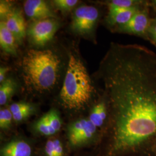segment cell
<instances>
[{"mask_svg": "<svg viewBox=\"0 0 156 156\" xmlns=\"http://www.w3.org/2000/svg\"><path fill=\"white\" fill-rule=\"evenodd\" d=\"M61 60L50 49H30L21 62L22 77L30 91L44 93L53 89L57 83Z\"/></svg>", "mask_w": 156, "mask_h": 156, "instance_id": "6da1fadb", "label": "cell"}, {"mask_svg": "<svg viewBox=\"0 0 156 156\" xmlns=\"http://www.w3.org/2000/svg\"><path fill=\"white\" fill-rule=\"evenodd\" d=\"M94 93L91 78L76 53L71 51L60 93L62 105L69 110H80L89 102Z\"/></svg>", "mask_w": 156, "mask_h": 156, "instance_id": "7a4b0ae2", "label": "cell"}, {"mask_svg": "<svg viewBox=\"0 0 156 156\" xmlns=\"http://www.w3.org/2000/svg\"><path fill=\"white\" fill-rule=\"evenodd\" d=\"M99 18V11L93 6L82 5L75 9L71 27L80 35H89L94 30Z\"/></svg>", "mask_w": 156, "mask_h": 156, "instance_id": "3957f363", "label": "cell"}, {"mask_svg": "<svg viewBox=\"0 0 156 156\" xmlns=\"http://www.w3.org/2000/svg\"><path fill=\"white\" fill-rule=\"evenodd\" d=\"M58 26L54 18L35 21L28 28V37L34 45L43 46L53 38Z\"/></svg>", "mask_w": 156, "mask_h": 156, "instance_id": "277c9868", "label": "cell"}, {"mask_svg": "<svg viewBox=\"0 0 156 156\" xmlns=\"http://www.w3.org/2000/svg\"><path fill=\"white\" fill-rule=\"evenodd\" d=\"M96 130L97 127L89 119H80L73 123L69 127V140L72 145H80L90 140Z\"/></svg>", "mask_w": 156, "mask_h": 156, "instance_id": "5b68a950", "label": "cell"}, {"mask_svg": "<svg viewBox=\"0 0 156 156\" xmlns=\"http://www.w3.org/2000/svg\"><path fill=\"white\" fill-rule=\"evenodd\" d=\"M150 22L151 20L146 9H140L128 23L119 26V30L123 33L148 38L147 32Z\"/></svg>", "mask_w": 156, "mask_h": 156, "instance_id": "8992f818", "label": "cell"}, {"mask_svg": "<svg viewBox=\"0 0 156 156\" xmlns=\"http://www.w3.org/2000/svg\"><path fill=\"white\" fill-rule=\"evenodd\" d=\"M24 11L26 15L35 21L56 17L50 6L42 0H27L24 3Z\"/></svg>", "mask_w": 156, "mask_h": 156, "instance_id": "52a82bcc", "label": "cell"}, {"mask_svg": "<svg viewBox=\"0 0 156 156\" xmlns=\"http://www.w3.org/2000/svg\"><path fill=\"white\" fill-rule=\"evenodd\" d=\"M5 19L6 27L13 35L17 43L21 44L26 34V26L22 12L19 9H13Z\"/></svg>", "mask_w": 156, "mask_h": 156, "instance_id": "ba28073f", "label": "cell"}, {"mask_svg": "<svg viewBox=\"0 0 156 156\" xmlns=\"http://www.w3.org/2000/svg\"><path fill=\"white\" fill-rule=\"evenodd\" d=\"M140 10L139 7L132 8L109 7L108 22L112 26H122L128 23Z\"/></svg>", "mask_w": 156, "mask_h": 156, "instance_id": "9c48e42d", "label": "cell"}, {"mask_svg": "<svg viewBox=\"0 0 156 156\" xmlns=\"http://www.w3.org/2000/svg\"><path fill=\"white\" fill-rule=\"evenodd\" d=\"M17 42L13 35L7 28L4 20L0 22V46L6 53L15 56L17 55Z\"/></svg>", "mask_w": 156, "mask_h": 156, "instance_id": "30bf717a", "label": "cell"}, {"mask_svg": "<svg viewBox=\"0 0 156 156\" xmlns=\"http://www.w3.org/2000/svg\"><path fill=\"white\" fill-rule=\"evenodd\" d=\"M31 147L23 140L12 141L1 149V156H31Z\"/></svg>", "mask_w": 156, "mask_h": 156, "instance_id": "8fae6325", "label": "cell"}, {"mask_svg": "<svg viewBox=\"0 0 156 156\" xmlns=\"http://www.w3.org/2000/svg\"><path fill=\"white\" fill-rule=\"evenodd\" d=\"M107 115L106 104L105 102H100L95 105L91 113L89 119L95 127H101L106 119Z\"/></svg>", "mask_w": 156, "mask_h": 156, "instance_id": "7c38bea8", "label": "cell"}, {"mask_svg": "<svg viewBox=\"0 0 156 156\" xmlns=\"http://www.w3.org/2000/svg\"><path fill=\"white\" fill-rule=\"evenodd\" d=\"M17 84L13 79L7 78L0 86V105H4L10 100L16 90Z\"/></svg>", "mask_w": 156, "mask_h": 156, "instance_id": "4fadbf2b", "label": "cell"}, {"mask_svg": "<svg viewBox=\"0 0 156 156\" xmlns=\"http://www.w3.org/2000/svg\"><path fill=\"white\" fill-rule=\"evenodd\" d=\"M35 128L39 133L46 136L56 134V132L51 127L46 114L37 122Z\"/></svg>", "mask_w": 156, "mask_h": 156, "instance_id": "5bb4252c", "label": "cell"}, {"mask_svg": "<svg viewBox=\"0 0 156 156\" xmlns=\"http://www.w3.org/2000/svg\"><path fill=\"white\" fill-rule=\"evenodd\" d=\"M143 3L142 1L136 0H113L109 2V7L132 8L139 7Z\"/></svg>", "mask_w": 156, "mask_h": 156, "instance_id": "9a60e30c", "label": "cell"}, {"mask_svg": "<svg viewBox=\"0 0 156 156\" xmlns=\"http://www.w3.org/2000/svg\"><path fill=\"white\" fill-rule=\"evenodd\" d=\"M46 115L51 127L56 133L58 132L62 127V121L57 112L55 109H51Z\"/></svg>", "mask_w": 156, "mask_h": 156, "instance_id": "2e32d148", "label": "cell"}, {"mask_svg": "<svg viewBox=\"0 0 156 156\" xmlns=\"http://www.w3.org/2000/svg\"><path fill=\"white\" fill-rule=\"evenodd\" d=\"M78 0H55L53 4L57 9L62 12L70 11L78 3Z\"/></svg>", "mask_w": 156, "mask_h": 156, "instance_id": "e0dca14e", "label": "cell"}, {"mask_svg": "<svg viewBox=\"0 0 156 156\" xmlns=\"http://www.w3.org/2000/svg\"><path fill=\"white\" fill-rule=\"evenodd\" d=\"M33 107V106H32L31 104L27 103V102H15V103L12 104L9 106V108L11 112L12 113L14 114V113H17V112L31 108Z\"/></svg>", "mask_w": 156, "mask_h": 156, "instance_id": "ac0fdd59", "label": "cell"}, {"mask_svg": "<svg viewBox=\"0 0 156 156\" xmlns=\"http://www.w3.org/2000/svg\"><path fill=\"white\" fill-rule=\"evenodd\" d=\"M13 10L11 4L8 1H1L0 3V16L2 19H6Z\"/></svg>", "mask_w": 156, "mask_h": 156, "instance_id": "d6986e66", "label": "cell"}, {"mask_svg": "<svg viewBox=\"0 0 156 156\" xmlns=\"http://www.w3.org/2000/svg\"><path fill=\"white\" fill-rule=\"evenodd\" d=\"M34 108L33 107V108H30L28 109L12 114L13 115V120L15 122H19L23 121V120H25L26 119H27V117H29L30 116V115L32 114Z\"/></svg>", "mask_w": 156, "mask_h": 156, "instance_id": "ffe728a7", "label": "cell"}, {"mask_svg": "<svg viewBox=\"0 0 156 156\" xmlns=\"http://www.w3.org/2000/svg\"><path fill=\"white\" fill-rule=\"evenodd\" d=\"M148 38L156 45V19L151 20L147 32Z\"/></svg>", "mask_w": 156, "mask_h": 156, "instance_id": "44dd1931", "label": "cell"}, {"mask_svg": "<svg viewBox=\"0 0 156 156\" xmlns=\"http://www.w3.org/2000/svg\"><path fill=\"white\" fill-rule=\"evenodd\" d=\"M46 156H56L55 140H48L46 144L45 148Z\"/></svg>", "mask_w": 156, "mask_h": 156, "instance_id": "7402d4cb", "label": "cell"}, {"mask_svg": "<svg viewBox=\"0 0 156 156\" xmlns=\"http://www.w3.org/2000/svg\"><path fill=\"white\" fill-rule=\"evenodd\" d=\"M55 151H56V156H64V149L62 142L59 140H55Z\"/></svg>", "mask_w": 156, "mask_h": 156, "instance_id": "603a6c76", "label": "cell"}, {"mask_svg": "<svg viewBox=\"0 0 156 156\" xmlns=\"http://www.w3.org/2000/svg\"><path fill=\"white\" fill-rule=\"evenodd\" d=\"M9 67H1L0 68V83H2L5 80L6 75L9 71Z\"/></svg>", "mask_w": 156, "mask_h": 156, "instance_id": "cb8c5ba5", "label": "cell"}, {"mask_svg": "<svg viewBox=\"0 0 156 156\" xmlns=\"http://www.w3.org/2000/svg\"><path fill=\"white\" fill-rule=\"evenodd\" d=\"M0 127L1 129H6V128L5 116L4 109H1L0 110Z\"/></svg>", "mask_w": 156, "mask_h": 156, "instance_id": "d4e9b609", "label": "cell"}, {"mask_svg": "<svg viewBox=\"0 0 156 156\" xmlns=\"http://www.w3.org/2000/svg\"><path fill=\"white\" fill-rule=\"evenodd\" d=\"M152 4H153V7L154 8V9L156 10V0H154V1H153L152 2Z\"/></svg>", "mask_w": 156, "mask_h": 156, "instance_id": "484cf974", "label": "cell"}]
</instances>
